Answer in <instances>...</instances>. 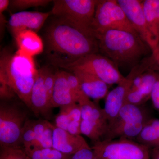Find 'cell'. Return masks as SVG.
I'll return each mask as SVG.
<instances>
[{
  "instance_id": "obj_9",
  "label": "cell",
  "mask_w": 159,
  "mask_h": 159,
  "mask_svg": "<svg viewBox=\"0 0 159 159\" xmlns=\"http://www.w3.org/2000/svg\"><path fill=\"white\" fill-rule=\"evenodd\" d=\"M99 159H150V149L135 140H103L91 147Z\"/></svg>"
},
{
  "instance_id": "obj_10",
  "label": "cell",
  "mask_w": 159,
  "mask_h": 159,
  "mask_svg": "<svg viewBox=\"0 0 159 159\" xmlns=\"http://www.w3.org/2000/svg\"><path fill=\"white\" fill-rule=\"evenodd\" d=\"M77 103L81 111V135L88 138L93 144L103 141L109 125L103 108L84 94L80 97Z\"/></svg>"
},
{
  "instance_id": "obj_31",
  "label": "cell",
  "mask_w": 159,
  "mask_h": 159,
  "mask_svg": "<svg viewBox=\"0 0 159 159\" xmlns=\"http://www.w3.org/2000/svg\"><path fill=\"white\" fill-rule=\"evenodd\" d=\"M150 99L154 108L159 113V77L154 86Z\"/></svg>"
},
{
  "instance_id": "obj_1",
  "label": "cell",
  "mask_w": 159,
  "mask_h": 159,
  "mask_svg": "<svg viewBox=\"0 0 159 159\" xmlns=\"http://www.w3.org/2000/svg\"><path fill=\"white\" fill-rule=\"evenodd\" d=\"M44 38L48 60L65 70L80 58L99 51L96 38L59 18L46 28Z\"/></svg>"
},
{
  "instance_id": "obj_11",
  "label": "cell",
  "mask_w": 159,
  "mask_h": 159,
  "mask_svg": "<svg viewBox=\"0 0 159 159\" xmlns=\"http://www.w3.org/2000/svg\"><path fill=\"white\" fill-rule=\"evenodd\" d=\"M82 70L99 77L109 85L118 84L125 78L118 66L106 56L99 53L82 57L66 69Z\"/></svg>"
},
{
  "instance_id": "obj_17",
  "label": "cell",
  "mask_w": 159,
  "mask_h": 159,
  "mask_svg": "<svg viewBox=\"0 0 159 159\" xmlns=\"http://www.w3.org/2000/svg\"><path fill=\"white\" fill-rule=\"evenodd\" d=\"M81 111L80 106L74 103L60 107L55 117V125L72 134L81 135Z\"/></svg>"
},
{
  "instance_id": "obj_28",
  "label": "cell",
  "mask_w": 159,
  "mask_h": 159,
  "mask_svg": "<svg viewBox=\"0 0 159 159\" xmlns=\"http://www.w3.org/2000/svg\"><path fill=\"white\" fill-rule=\"evenodd\" d=\"M44 85L51 102L55 83L56 72H54L52 69L47 67H44Z\"/></svg>"
},
{
  "instance_id": "obj_27",
  "label": "cell",
  "mask_w": 159,
  "mask_h": 159,
  "mask_svg": "<svg viewBox=\"0 0 159 159\" xmlns=\"http://www.w3.org/2000/svg\"><path fill=\"white\" fill-rule=\"evenodd\" d=\"M66 76L70 88L74 95L77 97L78 100L80 97L84 94L81 89L79 80L74 73L69 71H66Z\"/></svg>"
},
{
  "instance_id": "obj_16",
  "label": "cell",
  "mask_w": 159,
  "mask_h": 159,
  "mask_svg": "<svg viewBox=\"0 0 159 159\" xmlns=\"http://www.w3.org/2000/svg\"><path fill=\"white\" fill-rule=\"evenodd\" d=\"M89 145L81 135L72 134L54 126L53 148L65 154L71 156Z\"/></svg>"
},
{
  "instance_id": "obj_18",
  "label": "cell",
  "mask_w": 159,
  "mask_h": 159,
  "mask_svg": "<svg viewBox=\"0 0 159 159\" xmlns=\"http://www.w3.org/2000/svg\"><path fill=\"white\" fill-rule=\"evenodd\" d=\"M159 77V74L155 70L150 69L143 74L142 82L139 87L134 90L129 91L125 99V103L138 106L144 105L148 99L154 86Z\"/></svg>"
},
{
  "instance_id": "obj_20",
  "label": "cell",
  "mask_w": 159,
  "mask_h": 159,
  "mask_svg": "<svg viewBox=\"0 0 159 159\" xmlns=\"http://www.w3.org/2000/svg\"><path fill=\"white\" fill-rule=\"evenodd\" d=\"M14 38L18 48L17 51L22 54L33 57L44 51L43 40L35 31L25 30L20 32Z\"/></svg>"
},
{
  "instance_id": "obj_32",
  "label": "cell",
  "mask_w": 159,
  "mask_h": 159,
  "mask_svg": "<svg viewBox=\"0 0 159 159\" xmlns=\"http://www.w3.org/2000/svg\"><path fill=\"white\" fill-rule=\"evenodd\" d=\"M10 1L0 0V13H3L10 6Z\"/></svg>"
},
{
  "instance_id": "obj_5",
  "label": "cell",
  "mask_w": 159,
  "mask_h": 159,
  "mask_svg": "<svg viewBox=\"0 0 159 159\" xmlns=\"http://www.w3.org/2000/svg\"><path fill=\"white\" fill-rule=\"evenodd\" d=\"M99 0H55L50 13L94 36L92 26Z\"/></svg>"
},
{
  "instance_id": "obj_25",
  "label": "cell",
  "mask_w": 159,
  "mask_h": 159,
  "mask_svg": "<svg viewBox=\"0 0 159 159\" xmlns=\"http://www.w3.org/2000/svg\"><path fill=\"white\" fill-rule=\"evenodd\" d=\"M51 2L49 0H12L10 6L16 10H24L31 7L44 6Z\"/></svg>"
},
{
  "instance_id": "obj_21",
  "label": "cell",
  "mask_w": 159,
  "mask_h": 159,
  "mask_svg": "<svg viewBox=\"0 0 159 159\" xmlns=\"http://www.w3.org/2000/svg\"><path fill=\"white\" fill-rule=\"evenodd\" d=\"M142 4L148 28L159 47V0L142 1Z\"/></svg>"
},
{
  "instance_id": "obj_3",
  "label": "cell",
  "mask_w": 159,
  "mask_h": 159,
  "mask_svg": "<svg viewBox=\"0 0 159 159\" xmlns=\"http://www.w3.org/2000/svg\"><path fill=\"white\" fill-rule=\"evenodd\" d=\"M96 38L101 54L118 66L136 63L149 48L139 35L127 31L108 30L97 34Z\"/></svg>"
},
{
  "instance_id": "obj_29",
  "label": "cell",
  "mask_w": 159,
  "mask_h": 159,
  "mask_svg": "<svg viewBox=\"0 0 159 159\" xmlns=\"http://www.w3.org/2000/svg\"><path fill=\"white\" fill-rule=\"evenodd\" d=\"M16 96L11 87L5 80L0 79V98L1 100L3 101H9Z\"/></svg>"
},
{
  "instance_id": "obj_24",
  "label": "cell",
  "mask_w": 159,
  "mask_h": 159,
  "mask_svg": "<svg viewBox=\"0 0 159 159\" xmlns=\"http://www.w3.org/2000/svg\"><path fill=\"white\" fill-rule=\"evenodd\" d=\"M34 120L28 119L25 123L22 135L23 148L25 151L33 148L36 140L34 130Z\"/></svg>"
},
{
  "instance_id": "obj_13",
  "label": "cell",
  "mask_w": 159,
  "mask_h": 159,
  "mask_svg": "<svg viewBox=\"0 0 159 159\" xmlns=\"http://www.w3.org/2000/svg\"><path fill=\"white\" fill-rule=\"evenodd\" d=\"M50 15V12L19 11L11 15L8 25L14 37L25 30H31L37 33Z\"/></svg>"
},
{
  "instance_id": "obj_8",
  "label": "cell",
  "mask_w": 159,
  "mask_h": 159,
  "mask_svg": "<svg viewBox=\"0 0 159 159\" xmlns=\"http://www.w3.org/2000/svg\"><path fill=\"white\" fill-rule=\"evenodd\" d=\"M157 66L156 60L153 55L142 60L134 67L130 73L113 89L109 91L106 97L103 108L109 123L117 116L125 104V99L132 85L133 81L137 75Z\"/></svg>"
},
{
  "instance_id": "obj_7",
  "label": "cell",
  "mask_w": 159,
  "mask_h": 159,
  "mask_svg": "<svg viewBox=\"0 0 159 159\" xmlns=\"http://www.w3.org/2000/svg\"><path fill=\"white\" fill-rule=\"evenodd\" d=\"M92 29L95 38L97 34L111 30L127 31L139 35L115 0H99Z\"/></svg>"
},
{
  "instance_id": "obj_22",
  "label": "cell",
  "mask_w": 159,
  "mask_h": 159,
  "mask_svg": "<svg viewBox=\"0 0 159 159\" xmlns=\"http://www.w3.org/2000/svg\"><path fill=\"white\" fill-rule=\"evenodd\" d=\"M135 141L149 149H159V119L151 118Z\"/></svg>"
},
{
  "instance_id": "obj_26",
  "label": "cell",
  "mask_w": 159,
  "mask_h": 159,
  "mask_svg": "<svg viewBox=\"0 0 159 159\" xmlns=\"http://www.w3.org/2000/svg\"><path fill=\"white\" fill-rule=\"evenodd\" d=\"M0 159H30L23 148H2Z\"/></svg>"
},
{
  "instance_id": "obj_15",
  "label": "cell",
  "mask_w": 159,
  "mask_h": 159,
  "mask_svg": "<svg viewBox=\"0 0 159 159\" xmlns=\"http://www.w3.org/2000/svg\"><path fill=\"white\" fill-rule=\"evenodd\" d=\"M80 83L83 92L89 99L96 101L105 99L109 92V85L99 77L82 70H72Z\"/></svg>"
},
{
  "instance_id": "obj_4",
  "label": "cell",
  "mask_w": 159,
  "mask_h": 159,
  "mask_svg": "<svg viewBox=\"0 0 159 159\" xmlns=\"http://www.w3.org/2000/svg\"><path fill=\"white\" fill-rule=\"evenodd\" d=\"M151 118L144 105L125 103L116 117L109 123L103 140L119 139L135 140Z\"/></svg>"
},
{
  "instance_id": "obj_33",
  "label": "cell",
  "mask_w": 159,
  "mask_h": 159,
  "mask_svg": "<svg viewBox=\"0 0 159 159\" xmlns=\"http://www.w3.org/2000/svg\"><path fill=\"white\" fill-rule=\"evenodd\" d=\"M150 159H159V149H150Z\"/></svg>"
},
{
  "instance_id": "obj_14",
  "label": "cell",
  "mask_w": 159,
  "mask_h": 159,
  "mask_svg": "<svg viewBox=\"0 0 159 159\" xmlns=\"http://www.w3.org/2000/svg\"><path fill=\"white\" fill-rule=\"evenodd\" d=\"M44 67L38 69L30 96V110L37 116H40L48 118L53 108L44 85Z\"/></svg>"
},
{
  "instance_id": "obj_30",
  "label": "cell",
  "mask_w": 159,
  "mask_h": 159,
  "mask_svg": "<svg viewBox=\"0 0 159 159\" xmlns=\"http://www.w3.org/2000/svg\"><path fill=\"white\" fill-rule=\"evenodd\" d=\"M70 159H99L90 146L80 149L70 156Z\"/></svg>"
},
{
  "instance_id": "obj_23",
  "label": "cell",
  "mask_w": 159,
  "mask_h": 159,
  "mask_svg": "<svg viewBox=\"0 0 159 159\" xmlns=\"http://www.w3.org/2000/svg\"><path fill=\"white\" fill-rule=\"evenodd\" d=\"M25 151L30 159H70L71 156L53 148L31 149Z\"/></svg>"
},
{
  "instance_id": "obj_6",
  "label": "cell",
  "mask_w": 159,
  "mask_h": 159,
  "mask_svg": "<svg viewBox=\"0 0 159 159\" xmlns=\"http://www.w3.org/2000/svg\"><path fill=\"white\" fill-rule=\"evenodd\" d=\"M28 119L27 113L19 106L1 101V148H21L23 128Z\"/></svg>"
},
{
  "instance_id": "obj_19",
  "label": "cell",
  "mask_w": 159,
  "mask_h": 159,
  "mask_svg": "<svg viewBox=\"0 0 159 159\" xmlns=\"http://www.w3.org/2000/svg\"><path fill=\"white\" fill-rule=\"evenodd\" d=\"M77 97L72 92L67 80L66 71H57L51 101V107H61L77 103Z\"/></svg>"
},
{
  "instance_id": "obj_2",
  "label": "cell",
  "mask_w": 159,
  "mask_h": 159,
  "mask_svg": "<svg viewBox=\"0 0 159 159\" xmlns=\"http://www.w3.org/2000/svg\"><path fill=\"white\" fill-rule=\"evenodd\" d=\"M38 69L33 57L16 51L14 54L3 51L0 57V79L14 91L25 105L31 109L30 96L37 77Z\"/></svg>"
},
{
  "instance_id": "obj_12",
  "label": "cell",
  "mask_w": 159,
  "mask_h": 159,
  "mask_svg": "<svg viewBox=\"0 0 159 159\" xmlns=\"http://www.w3.org/2000/svg\"><path fill=\"white\" fill-rule=\"evenodd\" d=\"M139 0H118V4L139 36L148 46L159 65V47L152 37Z\"/></svg>"
}]
</instances>
